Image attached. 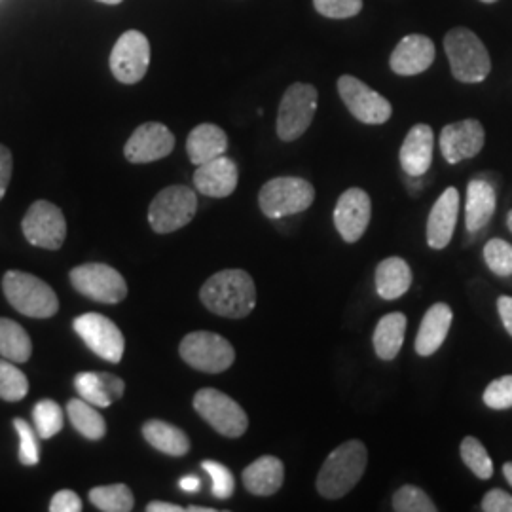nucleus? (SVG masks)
Wrapping results in <instances>:
<instances>
[{"mask_svg": "<svg viewBox=\"0 0 512 512\" xmlns=\"http://www.w3.org/2000/svg\"><path fill=\"white\" fill-rule=\"evenodd\" d=\"M198 198L196 192L183 184L164 188L148 209V222L154 232L171 234L184 228L196 217Z\"/></svg>", "mask_w": 512, "mask_h": 512, "instance_id": "nucleus-6", "label": "nucleus"}, {"mask_svg": "<svg viewBox=\"0 0 512 512\" xmlns=\"http://www.w3.org/2000/svg\"><path fill=\"white\" fill-rule=\"evenodd\" d=\"M143 437L152 448L171 458H183L190 452V439L183 429L162 420H150L143 425Z\"/></svg>", "mask_w": 512, "mask_h": 512, "instance_id": "nucleus-28", "label": "nucleus"}, {"mask_svg": "<svg viewBox=\"0 0 512 512\" xmlns=\"http://www.w3.org/2000/svg\"><path fill=\"white\" fill-rule=\"evenodd\" d=\"M148 512H183L181 505H173V503H164V501H152L148 503Z\"/></svg>", "mask_w": 512, "mask_h": 512, "instance_id": "nucleus-47", "label": "nucleus"}, {"mask_svg": "<svg viewBox=\"0 0 512 512\" xmlns=\"http://www.w3.org/2000/svg\"><path fill=\"white\" fill-rule=\"evenodd\" d=\"M238 165L228 156H219L207 164L198 165L194 173L196 190L209 198H228L238 188Z\"/></svg>", "mask_w": 512, "mask_h": 512, "instance_id": "nucleus-19", "label": "nucleus"}, {"mask_svg": "<svg viewBox=\"0 0 512 512\" xmlns=\"http://www.w3.org/2000/svg\"><path fill=\"white\" fill-rule=\"evenodd\" d=\"M433 147L435 135L427 124H416L408 131L401 147V167L410 177H423L433 164Z\"/></svg>", "mask_w": 512, "mask_h": 512, "instance_id": "nucleus-21", "label": "nucleus"}, {"mask_svg": "<svg viewBox=\"0 0 512 512\" xmlns=\"http://www.w3.org/2000/svg\"><path fill=\"white\" fill-rule=\"evenodd\" d=\"M90 501L99 511L105 512H129L135 505V497L126 484L97 486L90 490Z\"/></svg>", "mask_w": 512, "mask_h": 512, "instance_id": "nucleus-32", "label": "nucleus"}, {"mask_svg": "<svg viewBox=\"0 0 512 512\" xmlns=\"http://www.w3.org/2000/svg\"><path fill=\"white\" fill-rule=\"evenodd\" d=\"M459 452H461L463 463L480 480H490L494 476V463L480 440L475 437H465L461 442Z\"/></svg>", "mask_w": 512, "mask_h": 512, "instance_id": "nucleus-33", "label": "nucleus"}, {"mask_svg": "<svg viewBox=\"0 0 512 512\" xmlns=\"http://www.w3.org/2000/svg\"><path fill=\"white\" fill-rule=\"evenodd\" d=\"M67 416L82 437L93 442L105 439L107 423L105 418L97 412V406H93L84 399H73L67 404Z\"/></svg>", "mask_w": 512, "mask_h": 512, "instance_id": "nucleus-31", "label": "nucleus"}, {"mask_svg": "<svg viewBox=\"0 0 512 512\" xmlns=\"http://www.w3.org/2000/svg\"><path fill=\"white\" fill-rule=\"evenodd\" d=\"M52 512H80L82 511V501L80 497L74 494L73 490H61L52 497L50 503Z\"/></svg>", "mask_w": 512, "mask_h": 512, "instance_id": "nucleus-43", "label": "nucleus"}, {"mask_svg": "<svg viewBox=\"0 0 512 512\" xmlns=\"http://www.w3.org/2000/svg\"><path fill=\"white\" fill-rule=\"evenodd\" d=\"M484 512H512V495L495 488L484 495L482 499Z\"/></svg>", "mask_w": 512, "mask_h": 512, "instance_id": "nucleus-42", "label": "nucleus"}, {"mask_svg": "<svg viewBox=\"0 0 512 512\" xmlns=\"http://www.w3.org/2000/svg\"><path fill=\"white\" fill-rule=\"evenodd\" d=\"M482 2H488V4H492V2H497V0H482Z\"/></svg>", "mask_w": 512, "mask_h": 512, "instance_id": "nucleus-52", "label": "nucleus"}, {"mask_svg": "<svg viewBox=\"0 0 512 512\" xmlns=\"http://www.w3.org/2000/svg\"><path fill=\"white\" fill-rule=\"evenodd\" d=\"M315 10L330 19H348L363 10V0H313Z\"/></svg>", "mask_w": 512, "mask_h": 512, "instance_id": "nucleus-40", "label": "nucleus"}, {"mask_svg": "<svg viewBox=\"0 0 512 512\" xmlns=\"http://www.w3.org/2000/svg\"><path fill=\"white\" fill-rule=\"evenodd\" d=\"M412 287V270L408 262L391 256L385 258L376 268V291L384 300H397Z\"/></svg>", "mask_w": 512, "mask_h": 512, "instance_id": "nucleus-27", "label": "nucleus"}, {"mask_svg": "<svg viewBox=\"0 0 512 512\" xmlns=\"http://www.w3.org/2000/svg\"><path fill=\"white\" fill-rule=\"evenodd\" d=\"M188 512H215V509H203V507H188Z\"/></svg>", "mask_w": 512, "mask_h": 512, "instance_id": "nucleus-49", "label": "nucleus"}, {"mask_svg": "<svg viewBox=\"0 0 512 512\" xmlns=\"http://www.w3.org/2000/svg\"><path fill=\"white\" fill-rule=\"evenodd\" d=\"M194 408L222 437L239 439L241 435H245L249 427V418L245 410L219 389H200L194 395Z\"/></svg>", "mask_w": 512, "mask_h": 512, "instance_id": "nucleus-8", "label": "nucleus"}, {"mask_svg": "<svg viewBox=\"0 0 512 512\" xmlns=\"http://www.w3.org/2000/svg\"><path fill=\"white\" fill-rule=\"evenodd\" d=\"M372 203L370 196L361 188H349L334 209V226L346 243H357L370 224Z\"/></svg>", "mask_w": 512, "mask_h": 512, "instance_id": "nucleus-16", "label": "nucleus"}, {"mask_svg": "<svg viewBox=\"0 0 512 512\" xmlns=\"http://www.w3.org/2000/svg\"><path fill=\"white\" fill-rule=\"evenodd\" d=\"M228 150V135L215 124H202L192 129L186 141L188 158L194 165L207 164Z\"/></svg>", "mask_w": 512, "mask_h": 512, "instance_id": "nucleus-26", "label": "nucleus"}, {"mask_svg": "<svg viewBox=\"0 0 512 512\" xmlns=\"http://www.w3.org/2000/svg\"><path fill=\"white\" fill-rule=\"evenodd\" d=\"M73 327L74 332L95 355L112 365H118L122 361L126 349L124 334L109 317L101 313H84L74 319Z\"/></svg>", "mask_w": 512, "mask_h": 512, "instance_id": "nucleus-11", "label": "nucleus"}, {"mask_svg": "<svg viewBox=\"0 0 512 512\" xmlns=\"http://www.w3.org/2000/svg\"><path fill=\"white\" fill-rule=\"evenodd\" d=\"M452 321H454V313L448 304L439 302L431 306L421 319L418 338H416V353L421 357H431L433 353H437L450 332Z\"/></svg>", "mask_w": 512, "mask_h": 512, "instance_id": "nucleus-23", "label": "nucleus"}, {"mask_svg": "<svg viewBox=\"0 0 512 512\" xmlns=\"http://www.w3.org/2000/svg\"><path fill=\"white\" fill-rule=\"evenodd\" d=\"M368 452L361 440H348L330 452L317 475V492L325 499H340L348 495L363 478Z\"/></svg>", "mask_w": 512, "mask_h": 512, "instance_id": "nucleus-2", "label": "nucleus"}, {"mask_svg": "<svg viewBox=\"0 0 512 512\" xmlns=\"http://www.w3.org/2000/svg\"><path fill=\"white\" fill-rule=\"evenodd\" d=\"M406 334V315L401 311L384 315L374 330V349L382 361H393L403 348Z\"/></svg>", "mask_w": 512, "mask_h": 512, "instance_id": "nucleus-29", "label": "nucleus"}, {"mask_svg": "<svg viewBox=\"0 0 512 512\" xmlns=\"http://www.w3.org/2000/svg\"><path fill=\"white\" fill-rule=\"evenodd\" d=\"M484 260L492 274L497 277L512 275V245L505 239H490L484 247Z\"/></svg>", "mask_w": 512, "mask_h": 512, "instance_id": "nucleus-36", "label": "nucleus"}, {"mask_svg": "<svg viewBox=\"0 0 512 512\" xmlns=\"http://www.w3.org/2000/svg\"><path fill=\"white\" fill-rule=\"evenodd\" d=\"M33 353V342L25 329L12 319L0 317V357L16 365L27 363Z\"/></svg>", "mask_w": 512, "mask_h": 512, "instance_id": "nucleus-30", "label": "nucleus"}, {"mask_svg": "<svg viewBox=\"0 0 512 512\" xmlns=\"http://www.w3.org/2000/svg\"><path fill=\"white\" fill-rule=\"evenodd\" d=\"M433 61H435L433 40L423 35H408L393 50L389 65L393 73L414 76L427 71L433 65Z\"/></svg>", "mask_w": 512, "mask_h": 512, "instance_id": "nucleus-20", "label": "nucleus"}, {"mask_svg": "<svg viewBox=\"0 0 512 512\" xmlns=\"http://www.w3.org/2000/svg\"><path fill=\"white\" fill-rule=\"evenodd\" d=\"M175 148V135L160 122H147L133 131L124 154L131 164H150L169 156Z\"/></svg>", "mask_w": 512, "mask_h": 512, "instance_id": "nucleus-15", "label": "nucleus"}, {"mask_svg": "<svg viewBox=\"0 0 512 512\" xmlns=\"http://www.w3.org/2000/svg\"><path fill=\"white\" fill-rule=\"evenodd\" d=\"M285 480V465L275 456L255 459L243 471L245 490L253 495H274L281 490Z\"/></svg>", "mask_w": 512, "mask_h": 512, "instance_id": "nucleus-25", "label": "nucleus"}, {"mask_svg": "<svg viewBox=\"0 0 512 512\" xmlns=\"http://www.w3.org/2000/svg\"><path fill=\"white\" fill-rule=\"evenodd\" d=\"M202 469L207 475L211 476L213 495L217 499L224 501V499H230L234 495L236 480H234L232 471L226 465H222L219 461H213V459H207V461H203Z\"/></svg>", "mask_w": 512, "mask_h": 512, "instance_id": "nucleus-38", "label": "nucleus"}, {"mask_svg": "<svg viewBox=\"0 0 512 512\" xmlns=\"http://www.w3.org/2000/svg\"><path fill=\"white\" fill-rule=\"evenodd\" d=\"M150 65V42L141 31H126L110 52V71L122 84H137Z\"/></svg>", "mask_w": 512, "mask_h": 512, "instance_id": "nucleus-13", "label": "nucleus"}, {"mask_svg": "<svg viewBox=\"0 0 512 512\" xmlns=\"http://www.w3.org/2000/svg\"><path fill=\"white\" fill-rule=\"evenodd\" d=\"M315 200V188L300 177H277L260 188L258 205L268 219L304 213Z\"/></svg>", "mask_w": 512, "mask_h": 512, "instance_id": "nucleus-5", "label": "nucleus"}, {"mask_svg": "<svg viewBox=\"0 0 512 512\" xmlns=\"http://www.w3.org/2000/svg\"><path fill=\"white\" fill-rule=\"evenodd\" d=\"M319 103V93L311 84L296 82L279 103L277 114V137L285 143L302 137L313 122Z\"/></svg>", "mask_w": 512, "mask_h": 512, "instance_id": "nucleus-9", "label": "nucleus"}, {"mask_svg": "<svg viewBox=\"0 0 512 512\" xmlns=\"http://www.w3.org/2000/svg\"><path fill=\"white\" fill-rule=\"evenodd\" d=\"M393 509L397 512H437V505L418 486H403L393 495Z\"/></svg>", "mask_w": 512, "mask_h": 512, "instance_id": "nucleus-37", "label": "nucleus"}, {"mask_svg": "<svg viewBox=\"0 0 512 512\" xmlns=\"http://www.w3.org/2000/svg\"><path fill=\"white\" fill-rule=\"evenodd\" d=\"M200 298L203 306L215 315L243 319L255 310V281L243 270H224L203 283Z\"/></svg>", "mask_w": 512, "mask_h": 512, "instance_id": "nucleus-1", "label": "nucleus"}, {"mask_svg": "<svg viewBox=\"0 0 512 512\" xmlns=\"http://www.w3.org/2000/svg\"><path fill=\"white\" fill-rule=\"evenodd\" d=\"M2 291L12 308L27 317L50 319L59 310V300L54 289L38 279L37 275L18 270L6 272L2 277Z\"/></svg>", "mask_w": 512, "mask_h": 512, "instance_id": "nucleus-4", "label": "nucleus"}, {"mask_svg": "<svg viewBox=\"0 0 512 512\" xmlns=\"http://www.w3.org/2000/svg\"><path fill=\"white\" fill-rule=\"evenodd\" d=\"M29 393L27 376L16 368V363L0 359V399L8 403H19Z\"/></svg>", "mask_w": 512, "mask_h": 512, "instance_id": "nucleus-34", "label": "nucleus"}, {"mask_svg": "<svg viewBox=\"0 0 512 512\" xmlns=\"http://www.w3.org/2000/svg\"><path fill=\"white\" fill-rule=\"evenodd\" d=\"M179 353L186 365L207 374L224 372L236 361L234 346L220 334L207 330L186 334L179 346Z\"/></svg>", "mask_w": 512, "mask_h": 512, "instance_id": "nucleus-7", "label": "nucleus"}, {"mask_svg": "<svg viewBox=\"0 0 512 512\" xmlns=\"http://www.w3.org/2000/svg\"><path fill=\"white\" fill-rule=\"evenodd\" d=\"M444 50L450 61L454 78L465 84H478L492 71V59L473 31L456 27L444 37Z\"/></svg>", "mask_w": 512, "mask_h": 512, "instance_id": "nucleus-3", "label": "nucleus"}, {"mask_svg": "<svg viewBox=\"0 0 512 512\" xmlns=\"http://www.w3.org/2000/svg\"><path fill=\"white\" fill-rule=\"evenodd\" d=\"M503 475H505L507 482L512 486V461H507V463L503 465Z\"/></svg>", "mask_w": 512, "mask_h": 512, "instance_id": "nucleus-48", "label": "nucleus"}, {"mask_svg": "<svg viewBox=\"0 0 512 512\" xmlns=\"http://www.w3.org/2000/svg\"><path fill=\"white\" fill-rule=\"evenodd\" d=\"M97 2H103V4H110V6H114V4H120L122 0H97Z\"/></svg>", "mask_w": 512, "mask_h": 512, "instance_id": "nucleus-50", "label": "nucleus"}, {"mask_svg": "<svg viewBox=\"0 0 512 512\" xmlns=\"http://www.w3.org/2000/svg\"><path fill=\"white\" fill-rule=\"evenodd\" d=\"M21 228L23 236L31 245L50 251L59 249L67 238V222L63 211L46 200H38L29 207Z\"/></svg>", "mask_w": 512, "mask_h": 512, "instance_id": "nucleus-12", "label": "nucleus"}, {"mask_svg": "<svg viewBox=\"0 0 512 512\" xmlns=\"http://www.w3.org/2000/svg\"><path fill=\"white\" fill-rule=\"evenodd\" d=\"M74 389L80 399L97 408H107L114 401L122 399L126 384L122 378L109 372H80L74 378Z\"/></svg>", "mask_w": 512, "mask_h": 512, "instance_id": "nucleus-22", "label": "nucleus"}, {"mask_svg": "<svg viewBox=\"0 0 512 512\" xmlns=\"http://www.w3.org/2000/svg\"><path fill=\"white\" fill-rule=\"evenodd\" d=\"M459 215L458 188L450 186L440 194L427 219V245L431 249H444L454 238Z\"/></svg>", "mask_w": 512, "mask_h": 512, "instance_id": "nucleus-18", "label": "nucleus"}, {"mask_svg": "<svg viewBox=\"0 0 512 512\" xmlns=\"http://www.w3.org/2000/svg\"><path fill=\"white\" fill-rule=\"evenodd\" d=\"M338 93L349 112L363 124L378 126L391 118V103L384 95L368 88L363 80L344 74L338 80Z\"/></svg>", "mask_w": 512, "mask_h": 512, "instance_id": "nucleus-14", "label": "nucleus"}, {"mask_svg": "<svg viewBox=\"0 0 512 512\" xmlns=\"http://www.w3.org/2000/svg\"><path fill=\"white\" fill-rule=\"evenodd\" d=\"M484 404L492 410L512 408V376H501L486 387Z\"/></svg>", "mask_w": 512, "mask_h": 512, "instance_id": "nucleus-41", "label": "nucleus"}, {"mask_svg": "<svg viewBox=\"0 0 512 512\" xmlns=\"http://www.w3.org/2000/svg\"><path fill=\"white\" fill-rule=\"evenodd\" d=\"M486 133L478 120H461L442 128L440 152L448 164H459L475 158L484 147Z\"/></svg>", "mask_w": 512, "mask_h": 512, "instance_id": "nucleus-17", "label": "nucleus"}, {"mask_svg": "<svg viewBox=\"0 0 512 512\" xmlns=\"http://www.w3.org/2000/svg\"><path fill=\"white\" fill-rule=\"evenodd\" d=\"M507 228L512 232V209L509 211V215H507Z\"/></svg>", "mask_w": 512, "mask_h": 512, "instance_id": "nucleus-51", "label": "nucleus"}, {"mask_svg": "<svg viewBox=\"0 0 512 512\" xmlns=\"http://www.w3.org/2000/svg\"><path fill=\"white\" fill-rule=\"evenodd\" d=\"M33 421L40 439H54L55 435L63 429V410L55 401L42 399L33 408Z\"/></svg>", "mask_w": 512, "mask_h": 512, "instance_id": "nucleus-35", "label": "nucleus"}, {"mask_svg": "<svg viewBox=\"0 0 512 512\" xmlns=\"http://www.w3.org/2000/svg\"><path fill=\"white\" fill-rule=\"evenodd\" d=\"M179 486H181V490L186 492V494H194V492H200V488H202V480H200L198 476H184V478H181Z\"/></svg>", "mask_w": 512, "mask_h": 512, "instance_id": "nucleus-46", "label": "nucleus"}, {"mask_svg": "<svg viewBox=\"0 0 512 512\" xmlns=\"http://www.w3.org/2000/svg\"><path fill=\"white\" fill-rule=\"evenodd\" d=\"M12 169H14L12 152L4 145H0V200L4 198V194L8 190V184L12 179Z\"/></svg>", "mask_w": 512, "mask_h": 512, "instance_id": "nucleus-44", "label": "nucleus"}, {"mask_svg": "<svg viewBox=\"0 0 512 512\" xmlns=\"http://www.w3.org/2000/svg\"><path fill=\"white\" fill-rule=\"evenodd\" d=\"M14 427L19 435L18 458L23 465L33 467L40 461V450H38L37 431L21 418L14 420Z\"/></svg>", "mask_w": 512, "mask_h": 512, "instance_id": "nucleus-39", "label": "nucleus"}, {"mask_svg": "<svg viewBox=\"0 0 512 512\" xmlns=\"http://www.w3.org/2000/svg\"><path fill=\"white\" fill-rule=\"evenodd\" d=\"M71 283L78 293L101 304H120L128 296L124 275L107 264H82L71 272Z\"/></svg>", "mask_w": 512, "mask_h": 512, "instance_id": "nucleus-10", "label": "nucleus"}, {"mask_svg": "<svg viewBox=\"0 0 512 512\" xmlns=\"http://www.w3.org/2000/svg\"><path fill=\"white\" fill-rule=\"evenodd\" d=\"M497 311H499L503 327L511 334L512 338V296H499Z\"/></svg>", "mask_w": 512, "mask_h": 512, "instance_id": "nucleus-45", "label": "nucleus"}, {"mask_svg": "<svg viewBox=\"0 0 512 512\" xmlns=\"http://www.w3.org/2000/svg\"><path fill=\"white\" fill-rule=\"evenodd\" d=\"M497 196L495 188L488 181L473 179L467 186V202H465V224L467 232L475 234L490 224L494 217Z\"/></svg>", "mask_w": 512, "mask_h": 512, "instance_id": "nucleus-24", "label": "nucleus"}]
</instances>
